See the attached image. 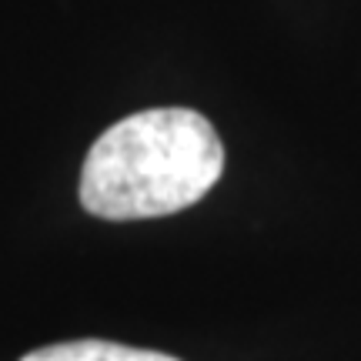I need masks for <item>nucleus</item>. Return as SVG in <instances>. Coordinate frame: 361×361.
Listing matches in <instances>:
<instances>
[{
  "label": "nucleus",
  "instance_id": "f03ea898",
  "mask_svg": "<svg viewBox=\"0 0 361 361\" xmlns=\"http://www.w3.org/2000/svg\"><path fill=\"white\" fill-rule=\"evenodd\" d=\"M20 361H178L174 355L147 348H130V345H114V341H64V345H47L24 355Z\"/></svg>",
  "mask_w": 361,
  "mask_h": 361
},
{
  "label": "nucleus",
  "instance_id": "f257e3e1",
  "mask_svg": "<svg viewBox=\"0 0 361 361\" xmlns=\"http://www.w3.org/2000/svg\"><path fill=\"white\" fill-rule=\"evenodd\" d=\"M224 171L218 130L191 107H154L107 128L80 171V204L104 221L168 218L197 204Z\"/></svg>",
  "mask_w": 361,
  "mask_h": 361
}]
</instances>
